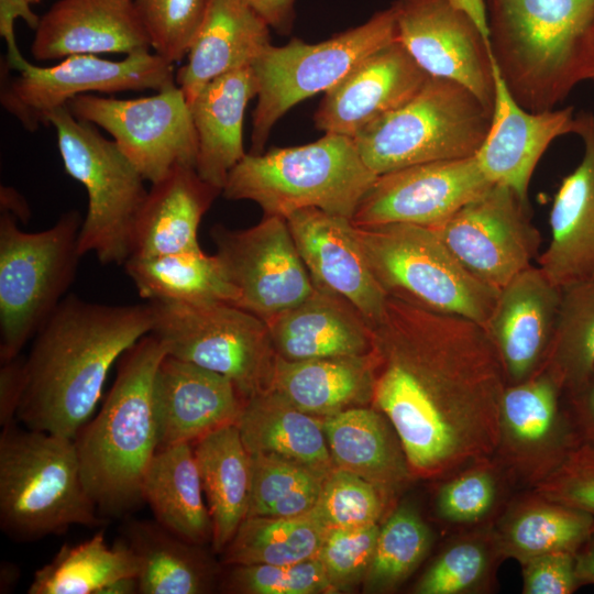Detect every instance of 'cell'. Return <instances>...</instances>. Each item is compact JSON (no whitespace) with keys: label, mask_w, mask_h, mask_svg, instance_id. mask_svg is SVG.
Returning a JSON list of instances; mask_svg holds the SVG:
<instances>
[{"label":"cell","mask_w":594,"mask_h":594,"mask_svg":"<svg viewBox=\"0 0 594 594\" xmlns=\"http://www.w3.org/2000/svg\"><path fill=\"white\" fill-rule=\"evenodd\" d=\"M575 554L557 552L535 558L522 565V593L570 594L580 585Z\"/></svg>","instance_id":"51"},{"label":"cell","mask_w":594,"mask_h":594,"mask_svg":"<svg viewBox=\"0 0 594 594\" xmlns=\"http://www.w3.org/2000/svg\"><path fill=\"white\" fill-rule=\"evenodd\" d=\"M194 453L212 521V549L222 553L246 517L251 457L235 424L198 439Z\"/></svg>","instance_id":"34"},{"label":"cell","mask_w":594,"mask_h":594,"mask_svg":"<svg viewBox=\"0 0 594 594\" xmlns=\"http://www.w3.org/2000/svg\"><path fill=\"white\" fill-rule=\"evenodd\" d=\"M48 124L56 131L66 173L88 194L80 255L92 252L101 264L123 265L132 254L135 222L148 193L145 179L113 140L67 106L53 111Z\"/></svg>","instance_id":"10"},{"label":"cell","mask_w":594,"mask_h":594,"mask_svg":"<svg viewBox=\"0 0 594 594\" xmlns=\"http://www.w3.org/2000/svg\"><path fill=\"white\" fill-rule=\"evenodd\" d=\"M431 229L469 273L497 290L531 265L541 242L528 201L499 184Z\"/></svg>","instance_id":"15"},{"label":"cell","mask_w":594,"mask_h":594,"mask_svg":"<svg viewBox=\"0 0 594 594\" xmlns=\"http://www.w3.org/2000/svg\"><path fill=\"white\" fill-rule=\"evenodd\" d=\"M540 371L569 395L594 375V282L561 288L552 340Z\"/></svg>","instance_id":"40"},{"label":"cell","mask_w":594,"mask_h":594,"mask_svg":"<svg viewBox=\"0 0 594 594\" xmlns=\"http://www.w3.org/2000/svg\"><path fill=\"white\" fill-rule=\"evenodd\" d=\"M166 354L153 333L127 350L101 409L74 439L82 482L102 514L123 515L143 502V480L158 450L153 381Z\"/></svg>","instance_id":"4"},{"label":"cell","mask_w":594,"mask_h":594,"mask_svg":"<svg viewBox=\"0 0 594 594\" xmlns=\"http://www.w3.org/2000/svg\"><path fill=\"white\" fill-rule=\"evenodd\" d=\"M81 477L74 439L15 422L0 436V525L11 538L31 541L70 526L103 520Z\"/></svg>","instance_id":"5"},{"label":"cell","mask_w":594,"mask_h":594,"mask_svg":"<svg viewBox=\"0 0 594 594\" xmlns=\"http://www.w3.org/2000/svg\"><path fill=\"white\" fill-rule=\"evenodd\" d=\"M376 364L373 351L301 361L277 355L270 389L298 409L324 418L372 403Z\"/></svg>","instance_id":"32"},{"label":"cell","mask_w":594,"mask_h":594,"mask_svg":"<svg viewBox=\"0 0 594 594\" xmlns=\"http://www.w3.org/2000/svg\"><path fill=\"white\" fill-rule=\"evenodd\" d=\"M155 54L174 64L188 51L204 22L208 0H134Z\"/></svg>","instance_id":"46"},{"label":"cell","mask_w":594,"mask_h":594,"mask_svg":"<svg viewBox=\"0 0 594 594\" xmlns=\"http://www.w3.org/2000/svg\"><path fill=\"white\" fill-rule=\"evenodd\" d=\"M378 175L363 162L353 138L324 133L316 142L245 154L221 194L250 200L265 216L287 218L306 208L352 219Z\"/></svg>","instance_id":"6"},{"label":"cell","mask_w":594,"mask_h":594,"mask_svg":"<svg viewBox=\"0 0 594 594\" xmlns=\"http://www.w3.org/2000/svg\"><path fill=\"white\" fill-rule=\"evenodd\" d=\"M24 1H26L30 4H36V3L41 2L42 0H24Z\"/></svg>","instance_id":"61"},{"label":"cell","mask_w":594,"mask_h":594,"mask_svg":"<svg viewBox=\"0 0 594 594\" xmlns=\"http://www.w3.org/2000/svg\"><path fill=\"white\" fill-rule=\"evenodd\" d=\"M139 562V593L200 594L211 584L212 565L187 541L161 524L129 520L122 538Z\"/></svg>","instance_id":"37"},{"label":"cell","mask_w":594,"mask_h":594,"mask_svg":"<svg viewBox=\"0 0 594 594\" xmlns=\"http://www.w3.org/2000/svg\"><path fill=\"white\" fill-rule=\"evenodd\" d=\"M397 40L429 75L470 89L491 111L495 80L490 44L449 0H395Z\"/></svg>","instance_id":"18"},{"label":"cell","mask_w":594,"mask_h":594,"mask_svg":"<svg viewBox=\"0 0 594 594\" xmlns=\"http://www.w3.org/2000/svg\"><path fill=\"white\" fill-rule=\"evenodd\" d=\"M148 302L168 355L226 375L244 400L271 388L277 354L263 319L221 300Z\"/></svg>","instance_id":"11"},{"label":"cell","mask_w":594,"mask_h":594,"mask_svg":"<svg viewBox=\"0 0 594 594\" xmlns=\"http://www.w3.org/2000/svg\"><path fill=\"white\" fill-rule=\"evenodd\" d=\"M493 532L499 556L524 564L550 553H578L594 535V518L535 493L514 505Z\"/></svg>","instance_id":"36"},{"label":"cell","mask_w":594,"mask_h":594,"mask_svg":"<svg viewBox=\"0 0 594 594\" xmlns=\"http://www.w3.org/2000/svg\"><path fill=\"white\" fill-rule=\"evenodd\" d=\"M202 493L190 443L157 450L143 480V502L150 505L158 524L201 546L212 541V521Z\"/></svg>","instance_id":"35"},{"label":"cell","mask_w":594,"mask_h":594,"mask_svg":"<svg viewBox=\"0 0 594 594\" xmlns=\"http://www.w3.org/2000/svg\"><path fill=\"white\" fill-rule=\"evenodd\" d=\"M156 94L117 99L91 94L67 107L78 119L107 131L145 180L155 184L176 166H196L198 142L190 106L175 84Z\"/></svg>","instance_id":"14"},{"label":"cell","mask_w":594,"mask_h":594,"mask_svg":"<svg viewBox=\"0 0 594 594\" xmlns=\"http://www.w3.org/2000/svg\"><path fill=\"white\" fill-rule=\"evenodd\" d=\"M593 82H594V79H593Z\"/></svg>","instance_id":"62"},{"label":"cell","mask_w":594,"mask_h":594,"mask_svg":"<svg viewBox=\"0 0 594 594\" xmlns=\"http://www.w3.org/2000/svg\"><path fill=\"white\" fill-rule=\"evenodd\" d=\"M210 234L237 293L235 305L265 322L314 292L285 218L265 216L241 230L216 224Z\"/></svg>","instance_id":"16"},{"label":"cell","mask_w":594,"mask_h":594,"mask_svg":"<svg viewBox=\"0 0 594 594\" xmlns=\"http://www.w3.org/2000/svg\"><path fill=\"white\" fill-rule=\"evenodd\" d=\"M432 542L429 527L410 506L394 509L381 526L364 590L384 593L399 586L426 558Z\"/></svg>","instance_id":"43"},{"label":"cell","mask_w":594,"mask_h":594,"mask_svg":"<svg viewBox=\"0 0 594 594\" xmlns=\"http://www.w3.org/2000/svg\"><path fill=\"white\" fill-rule=\"evenodd\" d=\"M492 111L463 85L429 76L405 103L362 128L353 138L376 175L403 167L475 156Z\"/></svg>","instance_id":"7"},{"label":"cell","mask_w":594,"mask_h":594,"mask_svg":"<svg viewBox=\"0 0 594 594\" xmlns=\"http://www.w3.org/2000/svg\"><path fill=\"white\" fill-rule=\"evenodd\" d=\"M123 266L139 295L147 301H237L219 257L206 254L201 248L131 256Z\"/></svg>","instance_id":"38"},{"label":"cell","mask_w":594,"mask_h":594,"mask_svg":"<svg viewBox=\"0 0 594 594\" xmlns=\"http://www.w3.org/2000/svg\"><path fill=\"white\" fill-rule=\"evenodd\" d=\"M496 557L494 532L462 537L446 548L415 586L418 594H465L483 588Z\"/></svg>","instance_id":"44"},{"label":"cell","mask_w":594,"mask_h":594,"mask_svg":"<svg viewBox=\"0 0 594 594\" xmlns=\"http://www.w3.org/2000/svg\"><path fill=\"white\" fill-rule=\"evenodd\" d=\"M266 324L276 354L287 361L365 355L372 327L345 298L320 289Z\"/></svg>","instance_id":"27"},{"label":"cell","mask_w":594,"mask_h":594,"mask_svg":"<svg viewBox=\"0 0 594 594\" xmlns=\"http://www.w3.org/2000/svg\"><path fill=\"white\" fill-rule=\"evenodd\" d=\"M561 394L546 371L507 384L503 393L495 455L513 475L534 487L581 441L562 413Z\"/></svg>","instance_id":"19"},{"label":"cell","mask_w":594,"mask_h":594,"mask_svg":"<svg viewBox=\"0 0 594 594\" xmlns=\"http://www.w3.org/2000/svg\"><path fill=\"white\" fill-rule=\"evenodd\" d=\"M220 193L206 183L195 167L173 168L152 184L147 193L135 222L131 256H155L200 248V221Z\"/></svg>","instance_id":"31"},{"label":"cell","mask_w":594,"mask_h":594,"mask_svg":"<svg viewBox=\"0 0 594 594\" xmlns=\"http://www.w3.org/2000/svg\"><path fill=\"white\" fill-rule=\"evenodd\" d=\"M30 6L24 0H0V32L3 37L14 33L15 18H22L32 29H36L40 18L31 11Z\"/></svg>","instance_id":"55"},{"label":"cell","mask_w":594,"mask_h":594,"mask_svg":"<svg viewBox=\"0 0 594 594\" xmlns=\"http://www.w3.org/2000/svg\"><path fill=\"white\" fill-rule=\"evenodd\" d=\"M251 488L246 517H299L315 507L327 475L293 461L250 454Z\"/></svg>","instance_id":"42"},{"label":"cell","mask_w":594,"mask_h":594,"mask_svg":"<svg viewBox=\"0 0 594 594\" xmlns=\"http://www.w3.org/2000/svg\"><path fill=\"white\" fill-rule=\"evenodd\" d=\"M387 503L381 492L359 475L334 468L323 480L318 501L308 514L324 530L377 524Z\"/></svg>","instance_id":"45"},{"label":"cell","mask_w":594,"mask_h":594,"mask_svg":"<svg viewBox=\"0 0 594 594\" xmlns=\"http://www.w3.org/2000/svg\"><path fill=\"white\" fill-rule=\"evenodd\" d=\"M372 332V403L408 461L435 477L492 459L507 383L483 326L387 297Z\"/></svg>","instance_id":"1"},{"label":"cell","mask_w":594,"mask_h":594,"mask_svg":"<svg viewBox=\"0 0 594 594\" xmlns=\"http://www.w3.org/2000/svg\"><path fill=\"white\" fill-rule=\"evenodd\" d=\"M336 468L374 485L389 504L413 479L402 442L378 409L353 407L323 418Z\"/></svg>","instance_id":"29"},{"label":"cell","mask_w":594,"mask_h":594,"mask_svg":"<svg viewBox=\"0 0 594 594\" xmlns=\"http://www.w3.org/2000/svg\"><path fill=\"white\" fill-rule=\"evenodd\" d=\"M494 466L490 459L454 473L438 492V515L453 524H474L487 517L498 495Z\"/></svg>","instance_id":"48"},{"label":"cell","mask_w":594,"mask_h":594,"mask_svg":"<svg viewBox=\"0 0 594 594\" xmlns=\"http://www.w3.org/2000/svg\"><path fill=\"white\" fill-rule=\"evenodd\" d=\"M223 590L243 594L333 593L317 557L289 564L234 565L223 581Z\"/></svg>","instance_id":"47"},{"label":"cell","mask_w":594,"mask_h":594,"mask_svg":"<svg viewBox=\"0 0 594 594\" xmlns=\"http://www.w3.org/2000/svg\"><path fill=\"white\" fill-rule=\"evenodd\" d=\"M491 185L475 156L403 167L377 176L351 222L437 228Z\"/></svg>","instance_id":"17"},{"label":"cell","mask_w":594,"mask_h":594,"mask_svg":"<svg viewBox=\"0 0 594 594\" xmlns=\"http://www.w3.org/2000/svg\"><path fill=\"white\" fill-rule=\"evenodd\" d=\"M0 198L1 210L8 211L24 221L29 219L30 211L28 205L16 190L1 186Z\"/></svg>","instance_id":"57"},{"label":"cell","mask_w":594,"mask_h":594,"mask_svg":"<svg viewBox=\"0 0 594 594\" xmlns=\"http://www.w3.org/2000/svg\"><path fill=\"white\" fill-rule=\"evenodd\" d=\"M286 221L314 287L345 298L373 328L388 296L367 264L351 220L306 208Z\"/></svg>","instance_id":"20"},{"label":"cell","mask_w":594,"mask_h":594,"mask_svg":"<svg viewBox=\"0 0 594 594\" xmlns=\"http://www.w3.org/2000/svg\"><path fill=\"white\" fill-rule=\"evenodd\" d=\"M353 227L388 297L484 326L499 290L469 273L433 229L410 223Z\"/></svg>","instance_id":"9"},{"label":"cell","mask_w":594,"mask_h":594,"mask_svg":"<svg viewBox=\"0 0 594 594\" xmlns=\"http://www.w3.org/2000/svg\"><path fill=\"white\" fill-rule=\"evenodd\" d=\"M535 493L594 518V448L580 441L562 464L535 486Z\"/></svg>","instance_id":"50"},{"label":"cell","mask_w":594,"mask_h":594,"mask_svg":"<svg viewBox=\"0 0 594 594\" xmlns=\"http://www.w3.org/2000/svg\"><path fill=\"white\" fill-rule=\"evenodd\" d=\"M270 28L244 0H208L188 62L176 73L188 103L213 79L251 67L272 45Z\"/></svg>","instance_id":"28"},{"label":"cell","mask_w":594,"mask_h":594,"mask_svg":"<svg viewBox=\"0 0 594 594\" xmlns=\"http://www.w3.org/2000/svg\"><path fill=\"white\" fill-rule=\"evenodd\" d=\"M243 403L226 375L166 354L153 381L158 449L235 424Z\"/></svg>","instance_id":"24"},{"label":"cell","mask_w":594,"mask_h":594,"mask_svg":"<svg viewBox=\"0 0 594 594\" xmlns=\"http://www.w3.org/2000/svg\"><path fill=\"white\" fill-rule=\"evenodd\" d=\"M428 77L396 40L370 54L324 92L315 125L324 133L354 138L410 99Z\"/></svg>","instance_id":"22"},{"label":"cell","mask_w":594,"mask_h":594,"mask_svg":"<svg viewBox=\"0 0 594 594\" xmlns=\"http://www.w3.org/2000/svg\"><path fill=\"white\" fill-rule=\"evenodd\" d=\"M25 383L24 359L2 362L0 367V425L14 422Z\"/></svg>","instance_id":"52"},{"label":"cell","mask_w":594,"mask_h":594,"mask_svg":"<svg viewBox=\"0 0 594 594\" xmlns=\"http://www.w3.org/2000/svg\"><path fill=\"white\" fill-rule=\"evenodd\" d=\"M235 425L250 454L277 457L324 475L336 468L323 418L298 409L272 389L244 400Z\"/></svg>","instance_id":"33"},{"label":"cell","mask_w":594,"mask_h":594,"mask_svg":"<svg viewBox=\"0 0 594 594\" xmlns=\"http://www.w3.org/2000/svg\"><path fill=\"white\" fill-rule=\"evenodd\" d=\"M326 530L308 514L245 517L222 551L227 564H289L317 557Z\"/></svg>","instance_id":"41"},{"label":"cell","mask_w":594,"mask_h":594,"mask_svg":"<svg viewBox=\"0 0 594 594\" xmlns=\"http://www.w3.org/2000/svg\"><path fill=\"white\" fill-rule=\"evenodd\" d=\"M8 54L1 68L0 103L29 132L48 125L50 114L88 92L158 91L176 84L174 64L141 52L121 61L78 54L53 66H36L20 53L14 34L4 38Z\"/></svg>","instance_id":"13"},{"label":"cell","mask_w":594,"mask_h":594,"mask_svg":"<svg viewBox=\"0 0 594 594\" xmlns=\"http://www.w3.org/2000/svg\"><path fill=\"white\" fill-rule=\"evenodd\" d=\"M570 397L580 440L594 448V375Z\"/></svg>","instance_id":"53"},{"label":"cell","mask_w":594,"mask_h":594,"mask_svg":"<svg viewBox=\"0 0 594 594\" xmlns=\"http://www.w3.org/2000/svg\"><path fill=\"white\" fill-rule=\"evenodd\" d=\"M560 298L561 288L534 265L499 289L483 328L507 384L526 381L541 370L552 340Z\"/></svg>","instance_id":"21"},{"label":"cell","mask_w":594,"mask_h":594,"mask_svg":"<svg viewBox=\"0 0 594 594\" xmlns=\"http://www.w3.org/2000/svg\"><path fill=\"white\" fill-rule=\"evenodd\" d=\"M488 44L514 99L554 109L594 79V0H487Z\"/></svg>","instance_id":"3"},{"label":"cell","mask_w":594,"mask_h":594,"mask_svg":"<svg viewBox=\"0 0 594 594\" xmlns=\"http://www.w3.org/2000/svg\"><path fill=\"white\" fill-rule=\"evenodd\" d=\"M153 328L147 301L90 302L67 295L33 338L16 419L75 439L90 420L112 365Z\"/></svg>","instance_id":"2"},{"label":"cell","mask_w":594,"mask_h":594,"mask_svg":"<svg viewBox=\"0 0 594 594\" xmlns=\"http://www.w3.org/2000/svg\"><path fill=\"white\" fill-rule=\"evenodd\" d=\"M255 96V75L245 67L213 79L189 103L198 142L195 168L221 191L230 172L245 155L243 120Z\"/></svg>","instance_id":"30"},{"label":"cell","mask_w":594,"mask_h":594,"mask_svg":"<svg viewBox=\"0 0 594 594\" xmlns=\"http://www.w3.org/2000/svg\"><path fill=\"white\" fill-rule=\"evenodd\" d=\"M573 134L583 143L578 166L566 175L549 215L550 241L538 266L559 288L594 282V112H575Z\"/></svg>","instance_id":"25"},{"label":"cell","mask_w":594,"mask_h":594,"mask_svg":"<svg viewBox=\"0 0 594 594\" xmlns=\"http://www.w3.org/2000/svg\"><path fill=\"white\" fill-rule=\"evenodd\" d=\"M36 61L78 54L150 52L134 0H58L41 18L31 44Z\"/></svg>","instance_id":"26"},{"label":"cell","mask_w":594,"mask_h":594,"mask_svg":"<svg viewBox=\"0 0 594 594\" xmlns=\"http://www.w3.org/2000/svg\"><path fill=\"white\" fill-rule=\"evenodd\" d=\"M138 573V559L127 542L121 538L109 547L100 530L80 543H65L35 572L28 593L99 594L111 582Z\"/></svg>","instance_id":"39"},{"label":"cell","mask_w":594,"mask_h":594,"mask_svg":"<svg viewBox=\"0 0 594 594\" xmlns=\"http://www.w3.org/2000/svg\"><path fill=\"white\" fill-rule=\"evenodd\" d=\"M380 524L326 530L317 558L333 592L364 581L373 559Z\"/></svg>","instance_id":"49"},{"label":"cell","mask_w":594,"mask_h":594,"mask_svg":"<svg viewBox=\"0 0 594 594\" xmlns=\"http://www.w3.org/2000/svg\"><path fill=\"white\" fill-rule=\"evenodd\" d=\"M139 593V580L138 576H123L120 578L107 586H105L99 594H135Z\"/></svg>","instance_id":"59"},{"label":"cell","mask_w":594,"mask_h":594,"mask_svg":"<svg viewBox=\"0 0 594 594\" xmlns=\"http://www.w3.org/2000/svg\"><path fill=\"white\" fill-rule=\"evenodd\" d=\"M493 66L492 120L475 157L492 184L507 186L528 201L530 180L541 156L556 139L573 134L575 111L573 107L525 109L510 95L494 61Z\"/></svg>","instance_id":"23"},{"label":"cell","mask_w":594,"mask_h":594,"mask_svg":"<svg viewBox=\"0 0 594 594\" xmlns=\"http://www.w3.org/2000/svg\"><path fill=\"white\" fill-rule=\"evenodd\" d=\"M277 32L288 33L294 20L296 0H244Z\"/></svg>","instance_id":"54"},{"label":"cell","mask_w":594,"mask_h":594,"mask_svg":"<svg viewBox=\"0 0 594 594\" xmlns=\"http://www.w3.org/2000/svg\"><path fill=\"white\" fill-rule=\"evenodd\" d=\"M396 40L391 6L319 43L293 38L284 46L270 45L251 66L257 82L251 153H262L274 124L290 108L326 92L370 54Z\"/></svg>","instance_id":"12"},{"label":"cell","mask_w":594,"mask_h":594,"mask_svg":"<svg viewBox=\"0 0 594 594\" xmlns=\"http://www.w3.org/2000/svg\"><path fill=\"white\" fill-rule=\"evenodd\" d=\"M459 11L464 13L479 29L484 38L488 42V9L487 0H449Z\"/></svg>","instance_id":"56"},{"label":"cell","mask_w":594,"mask_h":594,"mask_svg":"<svg viewBox=\"0 0 594 594\" xmlns=\"http://www.w3.org/2000/svg\"><path fill=\"white\" fill-rule=\"evenodd\" d=\"M575 571L580 584H594V543L575 554Z\"/></svg>","instance_id":"58"},{"label":"cell","mask_w":594,"mask_h":594,"mask_svg":"<svg viewBox=\"0 0 594 594\" xmlns=\"http://www.w3.org/2000/svg\"><path fill=\"white\" fill-rule=\"evenodd\" d=\"M18 218L0 216V361L19 358L52 316L76 278L79 232L77 210L48 229L26 232Z\"/></svg>","instance_id":"8"},{"label":"cell","mask_w":594,"mask_h":594,"mask_svg":"<svg viewBox=\"0 0 594 594\" xmlns=\"http://www.w3.org/2000/svg\"><path fill=\"white\" fill-rule=\"evenodd\" d=\"M20 569L12 562H2L0 570V593L12 592L19 582Z\"/></svg>","instance_id":"60"}]
</instances>
